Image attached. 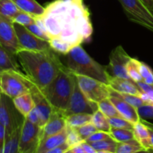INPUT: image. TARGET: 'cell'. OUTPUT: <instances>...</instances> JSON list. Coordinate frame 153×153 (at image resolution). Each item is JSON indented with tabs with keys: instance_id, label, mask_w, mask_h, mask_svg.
<instances>
[{
	"instance_id": "cell-49",
	"label": "cell",
	"mask_w": 153,
	"mask_h": 153,
	"mask_svg": "<svg viewBox=\"0 0 153 153\" xmlns=\"http://www.w3.org/2000/svg\"><path fill=\"white\" fill-rule=\"evenodd\" d=\"M149 129V140H150V144L152 146V149H153V129L152 128H148Z\"/></svg>"
},
{
	"instance_id": "cell-35",
	"label": "cell",
	"mask_w": 153,
	"mask_h": 153,
	"mask_svg": "<svg viewBox=\"0 0 153 153\" xmlns=\"http://www.w3.org/2000/svg\"><path fill=\"white\" fill-rule=\"evenodd\" d=\"M139 71L143 79V82L148 85H153V71L145 63L139 61Z\"/></svg>"
},
{
	"instance_id": "cell-11",
	"label": "cell",
	"mask_w": 153,
	"mask_h": 153,
	"mask_svg": "<svg viewBox=\"0 0 153 153\" xmlns=\"http://www.w3.org/2000/svg\"><path fill=\"white\" fill-rule=\"evenodd\" d=\"M13 28L21 49L44 51L52 49L49 41L34 35L24 25L13 22Z\"/></svg>"
},
{
	"instance_id": "cell-7",
	"label": "cell",
	"mask_w": 153,
	"mask_h": 153,
	"mask_svg": "<svg viewBox=\"0 0 153 153\" xmlns=\"http://www.w3.org/2000/svg\"><path fill=\"white\" fill-rule=\"evenodd\" d=\"M128 19L153 31V14L141 0H118Z\"/></svg>"
},
{
	"instance_id": "cell-1",
	"label": "cell",
	"mask_w": 153,
	"mask_h": 153,
	"mask_svg": "<svg viewBox=\"0 0 153 153\" xmlns=\"http://www.w3.org/2000/svg\"><path fill=\"white\" fill-rule=\"evenodd\" d=\"M50 40L58 38L72 48L91 38L93 33L90 13L82 0H55L40 16Z\"/></svg>"
},
{
	"instance_id": "cell-15",
	"label": "cell",
	"mask_w": 153,
	"mask_h": 153,
	"mask_svg": "<svg viewBox=\"0 0 153 153\" xmlns=\"http://www.w3.org/2000/svg\"><path fill=\"white\" fill-rule=\"evenodd\" d=\"M67 126L65 117L58 111H53L49 120L41 128L40 142L49 136L61 132Z\"/></svg>"
},
{
	"instance_id": "cell-37",
	"label": "cell",
	"mask_w": 153,
	"mask_h": 153,
	"mask_svg": "<svg viewBox=\"0 0 153 153\" xmlns=\"http://www.w3.org/2000/svg\"><path fill=\"white\" fill-rule=\"evenodd\" d=\"M109 123L111 128H125V129L133 130L134 124L123 117H111L108 118Z\"/></svg>"
},
{
	"instance_id": "cell-10",
	"label": "cell",
	"mask_w": 153,
	"mask_h": 153,
	"mask_svg": "<svg viewBox=\"0 0 153 153\" xmlns=\"http://www.w3.org/2000/svg\"><path fill=\"white\" fill-rule=\"evenodd\" d=\"M98 109V104L90 101L80 89L77 79L74 85L73 94L69 101L67 109L63 111L62 115L65 117L71 114L79 113H86L93 114Z\"/></svg>"
},
{
	"instance_id": "cell-51",
	"label": "cell",
	"mask_w": 153,
	"mask_h": 153,
	"mask_svg": "<svg viewBox=\"0 0 153 153\" xmlns=\"http://www.w3.org/2000/svg\"><path fill=\"white\" fill-rule=\"evenodd\" d=\"M97 153H113V152H108V151H97Z\"/></svg>"
},
{
	"instance_id": "cell-27",
	"label": "cell",
	"mask_w": 153,
	"mask_h": 153,
	"mask_svg": "<svg viewBox=\"0 0 153 153\" xmlns=\"http://www.w3.org/2000/svg\"><path fill=\"white\" fill-rule=\"evenodd\" d=\"M109 92H110L111 96H112V97H117V98L121 99V100H124V101H126V102L129 103L130 105H133L134 107L137 108H138L140 106L145 105V103L143 102V100H142L140 97H137V96H134L131 95V94H123V93L117 92V91H116L115 90H114L111 86H109Z\"/></svg>"
},
{
	"instance_id": "cell-50",
	"label": "cell",
	"mask_w": 153,
	"mask_h": 153,
	"mask_svg": "<svg viewBox=\"0 0 153 153\" xmlns=\"http://www.w3.org/2000/svg\"><path fill=\"white\" fill-rule=\"evenodd\" d=\"M144 153H153V149H146V150H145Z\"/></svg>"
},
{
	"instance_id": "cell-36",
	"label": "cell",
	"mask_w": 153,
	"mask_h": 153,
	"mask_svg": "<svg viewBox=\"0 0 153 153\" xmlns=\"http://www.w3.org/2000/svg\"><path fill=\"white\" fill-rule=\"evenodd\" d=\"M67 127H68V133H67L66 143L69 145L70 149L73 148V146L80 144L82 142L85 141V140L81 137V136L79 135V134L78 133V131H76V128H70V127L69 126Z\"/></svg>"
},
{
	"instance_id": "cell-30",
	"label": "cell",
	"mask_w": 153,
	"mask_h": 153,
	"mask_svg": "<svg viewBox=\"0 0 153 153\" xmlns=\"http://www.w3.org/2000/svg\"><path fill=\"white\" fill-rule=\"evenodd\" d=\"M98 109L108 118L122 117L120 114L118 112V111L117 110V108L109 98L105 99L99 102Z\"/></svg>"
},
{
	"instance_id": "cell-22",
	"label": "cell",
	"mask_w": 153,
	"mask_h": 153,
	"mask_svg": "<svg viewBox=\"0 0 153 153\" xmlns=\"http://www.w3.org/2000/svg\"><path fill=\"white\" fill-rule=\"evenodd\" d=\"M133 132H134V138L146 150L152 149L150 140H149V129H148V127L142 122L141 120L140 122L134 124Z\"/></svg>"
},
{
	"instance_id": "cell-9",
	"label": "cell",
	"mask_w": 153,
	"mask_h": 153,
	"mask_svg": "<svg viewBox=\"0 0 153 153\" xmlns=\"http://www.w3.org/2000/svg\"><path fill=\"white\" fill-rule=\"evenodd\" d=\"M41 128L25 118L21 128L19 148L20 153H37L40 143Z\"/></svg>"
},
{
	"instance_id": "cell-38",
	"label": "cell",
	"mask_w": 153,
	"mask_h": 153,
	"mask_svg": "<svg viewBox=\"0 0 153 153\" xmlns=\"http://www.w3.org/2000/svg\"><path fill=\"white\" fill-rule=\"evenodd\" d=\"M76 131H78V133L79 134V135L81 136L82 139L84 140H86L87 138L90 137L91 135H92L94 133H95L96 131H97L98 130L97 129L95 126H94V124L92 123H88L85 124V125L82 126L80 127H78L76 128Z\"/></svg>"
},
{
	"instance_id": "cell-3",
	"label": "cell",
	"mask_w": 153,
	"mask_h": 153,
	"mask_svg": "<svg viewBox=\"0 0 153 153\" xmlns=\"http://www.w3.org/2000/svg\"><path fill=\"white\" fill-rule=\"evenodd\" d=\"M66 67L75 76H84L108 85L112 76L107 71V67L102 66L93 59L81 45L76 46L65 55Z\"/></svg>"
},
{
	"instance_id": "cell-52",
	"label": "cell",
	"mask_w": 153,
	"mask_h": 153,
	"mask_svg": "<svg viewBox=\"0 0 153 153\" xmlns=\"http://www.w3.org/2000/svg\"><path fill=\"white\" fill-rule=\"evenodd\" d=\"M1 94H2V92H1V89H0V102H1Z\"/></svg>"
},
{
	"instance_id": "cell-42",
	"label": "cell",
	"mask_w": 153,
	"mask_h": 153,
	"mask_svg": "<svg viewBox=\"0 0 153 153\" xmlns=\"http://www.w3.org/2000/svg\"><path fill=\"white\" fill-rule=\"evenodd\" d=\"M26 28H28L31 33H33L34 35L37 36V37H40V38L41 39H43V40H46V41H50V37H49V36H48L47 34H46V33H45L44 31L37 25V24H36V22L35 23H33L31 24V25H28Z\"/></svg>"
},
{
	"instance_id": "cell-44",
	"label": "cell",
	"mask_w": 153,
	"mask_h": 153,
	"mask_svg": "<svg viewBox=\"0 0 153 153\" xmlns=\"http://www.w3.org/2000/svg\"><path fill=\"white\" fill-rule=\"evenodd\" d=\"M70 149V147L69 146V145L67 144V143H64V144L61 145V146H58V147H55L54 148V149H50V150H48L43 153H65Z\"/></svg>"
},
{
	"instance_id": "cell-21",
	"label": "cell",
	"mask_w": 153,
	"mask_h": 153,
	"mask_svg": "<svg viewBox=\"0 0 153 153\" xmlns=\"http://www.w3.org/2000/svg\"><path fill=\"white\" fill-rule=\"evenodd\" d=\"M13 102L16 109L25 117H26L27 115L35 106L31 93L19 96L13 99Z\"/></svg>"
},
{
	"instance_id": "cell-4",
	"label": "cell",
	"mask_w": 153,
	"mask_h": 153,
	"mask_svg": "<svg viewBox=\"0 0 153 153\" xmlns=\"http://www.w3.org/2000/svg\"><path fill=\"white\" fill-rule=\"evenodd\" d=\"M76 81V76L65 66L54 80L41 90L53 111L62 113L67 109Z\"/></svg>"
},
{
	"instance_id": "cell-8",
	"label": "cell",
	"mask_w": 153,
	"mask_h": 153,
	"mask_svg": "<svg viewBox=\"0 0 153 153\" xmlns=\"http://www.w3.org/2000/svg\"><path fill=\"white\" fill-rule=\"evenodd\" d=\"M76 76L80 89L92 102L98 104L111 97L108 85L87 76L79 75Z\"/></svg>"
},
{
	"instance_id": "cell-18",
	"label": "cell",
	"mask_w": 153,
	"mask_h": 153,
	"mask_svg": "<svg viewBox=\"0 0 153 153\" xmlns=\"http://www.w3.org/2000/svg\"><path fill=\"white\" fill-rule=\"evenodd\" d=\"M67 133H68V127L67 126L61 132L46 137L40 142L37 153H43L64 144L67 140Z\"/></svg>"
},
{
	"instance_id": "cell-17",
	"label": "cell",
	"mask_w": 153,
	"mask_h": 153,
	"mask_svg": "<svg viewBox=\"0 0 153 153\" xmlns=\"http://www.w3.org/2000/svg\"><path fill=\"white\" fill-rule=\"evenodd\" d=\"M108 85L117 92L123 93V94H131L140 97L142 93L133 81L128 80V79L112 77Z\"/></svg>"
},
{
	"instance_id": "cell-24",
	"label": "cell",
	"mask_w": 153,
	"mask_h": 153,
	"mask_svg": "<svg viewBox=\"0 0 153 153\" xmlns=\"http://www.w3.org/2000/svg\"><path fill=\"white\" fill-rule=\"evenodd\" d=\"M92 115L93 114H91L86 113L74 114L70 115L65 117L67 126L76 128L88 123H91L92 120Z\"/></svg>"
},
{
	"instance_id": "cell-32",
	"label": "cell",
	"mask_w": 153,
	"mask_h": 153,
	"mask_svg": "<svg viewBox=\"0 0 153 153\" xmlns=\"http://www.w3.org/2000/svg\"><path fill=\"white\" fill-rule=\"evenodd\" d=\"M139 61L136 58H131L126 66L127 73L130 79L134 82H143L140 71H139Z\"/></svg>"
},
{
	"instance_id": "cell-28",
	"label": "cell",
	"mask_w": 153,
	"mask_h": 153,
	"mask_svg": "<svg viewBox=\"0 0 153 153\" xmlns=\"http://www.w3.org/2000/svg\"><path fill=\"white\" fill-rule=\"evenodd\" d=\"M146 150L136 139L123 143H118L115 153H136Z\"/></svg>"
},
{
	"instance_id": "cell-23",
	"label": "cell",
	"mask_w": 153,
	"mask_h": 153,
	"mask_svg": "<svg viewBox=\"0 0 153 153\" xmlns=\"http://www.w3.org/2000/svg\"><path fill=\"white\" fill-rule=\"evenodd\" d=\"M22 126L14 130L11 134L5 136V143L3 153H20L19 143Z\"/></svg>"
},
{
	"instance_id": "cell-13",
	"label": "cell",
	"mask_w": 153,
	"mask_h": 153,
	"mask_svg": "<svg viewBox=\"0 0 153 153\" xmlns=\"http://www.w3.org/2000/svg\"><path fill=\"white\" fill-rule=\"evenodd\" d=\"M0 45L14 55L21 49L13 21L1 15H0Z\"/></svg>"
},
{
	"instance_id": "cell-2",
	"label": "cell",
	"mask_w": 153,
	"mask_h": 153,
	"mask_svg": "<svg viewBox=\"0 0 153 153\" xmlns=\"http://www.w3.org/2000/svg\"><path fill=\"white\" fill-rule=\"evenodd\" d=\"M16 55L25 74L40 90L50 84L65 67L52 49L44 51L20 49Z\"/></svg>"
},
{
	"instance_id": "cell-34",
	"label": "cell",
	"mask_w": 153,
	"mask_h": 153,
	"mask_svg": "<svg viewBox=\"0 0 153 153\" xmlns=\"http://www.w3.org/2000/svg\"><path fill=\"white\" fill-rule=\"evenodd\" d=\"M35 17L36 16L33 15L20 10L13 18V22H16V23L27 27L31 24L35 23Z\"/></svg>"
},
{
	"instance_id": "cell-41",
	"label": "cell",
	"mask_w": 153,
	"mask_h": 153,
	"mask_svg": "<svg viewBox=\"0 0 153 153\" xmlns=\"http://www.w3.org/2000/svg\"><path fill=\"white\" fill-rule=\"evenodd\" d=\"M111 135L110 133L105 132V131H96L95 133L92 134V135L90 136L88 138H87L86 140H85L87 143H93V142H97L100 141V140H105V139L110 138Z\"/></svg>"
},
{
	"instance_id": "cell-14",
	"label": "cell",
	"mask_w": 153,
	"mask_h": 153,
	"mask_svg": "<svg viewBox=\"0 0 153 153\" xmlns=\"http://www.w3.org/2000/svg\"><path fill=\"white\" fill-rule=\"evenodd\" d=\"M31 94L34 100L35 108L39 116V126L40 128L47 123L53 111L52 105L46 100L41 90L37 88L34 84L31 88Z\"/></svg>"
},
{
	"instance_id": "cell-53",
	"label": "cell",
	"mask_w": 153,
	"mask_h": 153,
	"mask_svg": "<svg viewBox=\"0 0 153 153\" xmlns=\"http://www.w3.org/2000/svg\"><path fill=\"white\" fill-rule=\"evenodd\" d=\"M144 152H145V150H143V151H140V152H137L136 153H144Z\"/></svg>"
},
{
	"instance_id": "cell-47",
	"label": "cell",
	"mask_w": 153,
	"mask_h": 153,
	"mask_svg": "<svg viewBox=\"0 0 153 153\" xmlns=\"http://www.w3.org/2000/svg\"><path fill=\"white\" fill-rule=\"evenodd\" d=\"M71 151L73 153H86L85 151L84 150L83 147L82 146V145L79 144V145H76V146H73V148H71Z\"/></svg>"
},
{
	"instance_id": "cell-45",
	"label": "cell",
	"mask_w": 153,
	"mask_h": 153,
	"mask_svg": "<svg viewBox=\"0 0 153 153\" xmlns=\"http://www.w3.org/2000/svg\"><path fill=\"white\" fill-rule=\"evenodd\" d=\"M5 143V128L0 123V153L4 152Z\"/></svg>"
},
{
	"instance_id": "cell-33",
	"label": "cell",
	"mask_w": 153,
	"mask_h": 153,
	"mask_svg": "<svg viewBox=\"0 0 153 153\" xmlns=\"http://www.w3.org/2000/svg\"><path fill=\"white\" fill-rule=\"evenodd\" d=\"M51 48L55 52L62 55H67L73 48L66 42L60 40L58 38H52L49 41Z\"/></svg>"
},
{
	"instance_id": "cell-31",
	"label": "cell",
	"mask_w": 153,
	"mask_h": 153,
	"mask_svg": "<svg viewBox=\"0 0 153 153\" xmlns=\"http://www.w3.org/2000/svg\"><path fill=\"white\" fill-rule=\"evenodd\" d=\"M117 143L116 140H114L112 137H110L108 139L100 140V141L90 143V144L97 151H108V152L115 153Z\"/></svg>"
},
{
	"instance_id": "cell-6",
	"label": "cell",
	"mask_w": 153,
	"mask_h": 153,
	"mask_svg": "<svg viewBox=\"0 0 153 153\" xmlns=\"http://www.w3.org/2000/svg\"><path fill=\"white\" fill-rule=\"evenodd\" d=\"M13 104V99L1 94L0 102V123L5 128V136L12 134L14 130L22 125L25 120Z\"/></svg>"
},
{
	"instance_id": "cell-40",
	"label": "cell",
	"mask_w": 153,
	"mask_h": 153,
	"mask_svg": "<svg viewBox=\"0 0 153 153\" xmlns=\"http://www.w3.org/2000/svg\"><path fill=\"white\" fill-rule=\"evenodd\" d=\"M140 117L144 120H153V106L150 105H143L137 108Z\"/></svg>"
},
{
	"instance_id": "cell-19",
	"label": "cell",
	"mask_w": 153,
	"mask_h": 153,
	"mask_svg": "<svg viewBox=\"0 0 153 153\" xmlns=\"http://www.w3.org/2000/svg\"><path fill=\"white\" fill-rule=\"evenodd\" d=\"M16 55L0 45V73L6 70H20Z\"/></svg>"
},
{
	"instance_id": "cell-29",
	"label": "cell",
	"mask_w": 153,
	"mask_h": 153,
	"mask_svg": "<svg viewBox=\"0 0 153 153\" xmlns=\"http://www.w3.org/2000/svg\"><path fill=\"white\" fill-rule=\"evenodd\" d=\"M110 135L117 143H123L135 139L133 130L125 129V128H111Z\"/></svg>"
},
{
	"instance_id": "cell-16",
	"label": "cell",
	"mask_w": 153,
	"mask_h": 153,
	"mask_svg": "<svg viewBox=\"0 0 153 153\" xmlns=\"http://www.w3.org/2000/svg\"><path fill=\"white\" fill-rule=\"evenodd\" d=\"M109 99L114 104V105L115 106L118 112L120 114L123 118L132 123L133 124L140 122L141 117L139 115L137 108L134 107L129 103L126 102V101L117 98V97L111 96Z\"/></svg>"
},
{
	"instance_id": "cell-39",
	"label": "cell",
	"mask_w": 153,
	"mask_h": 153,
	"mask_svg": "<svg viewBox=\"0 0 153 153\" xmlns=\"http://www.w3.org/2000/svg\"><path fill=\"white\" fill-rule=\"evenodd\" d=\"M134 83L138 87L139 89L141 91V92H144L147 94L149 100V105L153 106V85H148V84H146L143 82H134Z\"/></svg>"
},
{
	"instance_id": "cell-48",
	"label": "cell",
	"mask_w": 153,
	"mask_h": 153,
	"mask_svg": "<svg viewBox=\"0 0 153 153\" xmlns=\"http://www.w3.org/2000/svg\"><path fill=\"white\" fill-rule=\"evenodd\" d=\"M141 1L147 7L149 11L153 14V0H141Z\"/></svg>"
},
{
	"instance_id": "cell-46",
	"label": "cell",
	"mask_w": 153,
	"mask_h": 153,
	"mask_svg": "<svg viewBox=\"0 0 153 153\" xmlns=\"http://www.w3.org/2000/svg\"><path fill=\"white\" fill-rule=\"evenodd\" d=\"M82 146L83 147L84 150L85 151L86 153H97V151L91 146L90 143H87V142L83 141L82 143H81Z\"/></svg>"
},
{
	"instance_id": "cell-43",
	"label": "cell",
	"mask_w": 153,
	"mask_h": 153,
	"mask_svg": "<svg viewBox=\"0 0 153 153\" xmlns=\"http://www.w3.org/2000/svg\"><path fill=\"white\" fill-rule=\"evenodd\" d=\"M25 118H26L28 120H29L31 123H32L39 125V116L35 107L29 112V114L27 115V117Z\"/></svg>"
},
{
	"instance_id": "cell-25",
	"label": "cell",
	"mask_w": 153,
	"mask_h": 153,
	"mask_svg": "<svg viewBox=\"0 0 153 153\" xmlns=\"http://www.w3.org/2000/svg\"><path fill=\"white\" fill-rule=\"evenodd\" d=\"M91 123L94 125L98 131L110 133L111 126L109 123V119L103 114L100 110H97L93 114Z\"/></svg>"
},
{
	"instance_id": "cell-12",
	"label": "cell",
	"mask_w": 153,
	"mask_h": 153,
	"mask_svg": "<svg viewBox=\"0 0 153 153\" xmlns=\"http://www.w3.org/2000/svg\"><path fill=\"white\" fill-rule=\"evenodd\" d=\"M110 61L107 67V71L112 77L131 80L127 73L126 66L131 57L127 54L121 46H118L111 52Z\"/></svg>"
},
{
	"instance_id": "cell-5",
	"label": "cell",
	"mask_w": 153,
	"mask_h": 153,
	"mask_svg": "<svg viewBox=\"0 0 153 153\" xmlns=\"http://www.w3.org/2000/svg\"><path fill=\"white\" fill-rule=\"evenodd\" d=\"M33 82L20 70H6L0 73V89L11 99L31 92Z\"/></svg>"
},
{
	"instance_id": "cell-26",
	"label": "cell",
	"mask_w": 153,
	"mask_h": 153,
	"mask_svg": "<svg viewBox=\"0 0 153 153\" xmlns=\"http://www.w3.org/2000/svg\"><path fill=\"white\" fill-rule=\"evenodd\" d=\"M20 11L12 0H0V15L13 21V18Z\"/></svg>"
},
{
	"instance_id": "cell-20",
	"label": "cell",
	"mask_w": 153,
	"mask_h": 153,
	"mask_svg": "<svg viewBox=\"0 0 153 153\" xmlns=\"http://www.w3.org/2000/svg\"><path fill=\"white\" fill-rule=\"evenodd\" d=\"M20 10L34 16H40L45 12V7L35 0H12Z\"/></svg>"
}]
</instances>
